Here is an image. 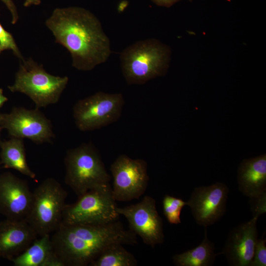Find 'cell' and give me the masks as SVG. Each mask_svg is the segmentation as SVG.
<instances>
[{"label": "cell", "mask_w": 266, "mask_h": 266, "mask_svg": "<svg viewBox=\"0 0 266 266\" xmlns=\"http://www.w3.org/2000/svg\"><path fill=\"white\" fill-rule=\"evenodd\" d=\"M110 170L113 179L112 193L116 201L137 199L145 192L149 177L145 160L133 159L122 154L111 164Z\"/></svg>", "instance_id": "obj_9"}, {"label": "cell", "mask_w": 266, "mask_h": 266, "mask_svg": "<svg viewBox=\"0 0 266 266\" xmlns=\"http://www.w3.org/2000/svg\"><path fill=\"white\" fill-rule=\"evenodd\" d=\"M123 244L115 243L106 248L90 265L91 266H135L137 261Z\"/></svg>", "instance_id": "obj_20"}, {"label": "cell", "mask_w": 266, "mask_h": 266, "mask_svg": "<svg viewBox=\"0 0 266 266\" xmlns=\"http://www.w3.org/2000/svg\"><path fill=\"white\" fill-rule=\"evenodd\" d=\"M7 100V98L3 94V90L0 88V108Z\"/></svg>", "instance_id": "obj_28"}, {"label": "cell", "mask_w": 266, "mask_h": 266, "mask_svg": "<svg viewBox=\"0 0 266 266\" xmlns=\"http://www.w3.org/2000/svg\"><path fill=\"white\" fill-rule=\"evenodd\" d=\"M7 6L12 15L11 23L15 24L19 19L18 14L15 4L12 0H1Z\"/></svg>", "instance_id": "obj_25"}, {"label": "cell", "mask_w": 266, "mask_h": 266, "mask_svg": "<svg viewBox=\"0 0 266 266\" xmlns=\"http://www.w3.org/2000/svg\"><path fill=\"white\" fill-rule=\"evenodd\" d=\"M253 216L249 221L232 229L220 254L232 266H250L258 239L257 221Z\"/></svg>", "instance_id": "obj_14"}, {"label": "cell", "mask_w": 266, "mask_h": 266, "mask_svg": "<svg viewBox=\"0 0 266 266\" xmlns=\"http://www.w3.org/2000/svg\"><path fill=\"white\" fill-rule=\"evenodd\" d=\"M201 242L197 247L173 256V263L176 266H212L217 256L214 244L207 237L206 228Z\"/></svg>", "instance_id": "obj_19"}, {"label": "cell", "mask_w": 266, "mask_h": 266, "mask_svg": "<svg viewBox=\"0 0 266 266\" xmlns=\"http://www.w3.org/2000/svg\"><path fill=\"white\" fill-rule=\"evenodd\" d=\"M6 50H11L21 60L24 59L13 35L0 23V54Z\"/></svg>", "instance_id": "obj_22"}, {"label": "cell", "mask_w": 266, "mask_h": 266, "mask_svg": "<svg viewBox=\"0 0 266 266\" xmlns=\"http://www.w3.org/2000/svg\"><path fill=\"white\" fill-rule=\"evenodd\" d=\"M190 0V1H192V0Z\"/></svg>", "instance_id": "obj_30"}, {"label": "cell", "mask_w": 266, "mask_h": 266, "mask_svg": "<svg viewBox=\"0 0 266 266\" xmlns=\"http://www.w3.org/2000/svg\"><path fill=\"white\" fill-rule=\"evenodd\" d=\"M253 216L259 218L266 212V194L256 198L250 199Z\"/></svg>", "instance_id": "obj_24"}, {"label": "cell", "mask_w": 266, "mask_h": 266, "mask_svg": "<svg viewBox=\"0 0 266 266\" xmlns=\"http://www.w3.org/2000/svg\"><path fill=\"white\" fill-rule=\"evenodd\" d=\"M169 48L157 39L138 41L120 54L123 76L130 85H141L166 73L170 60Z\"/></svg>", "instance_id": "obj_3"}, {"label": "cell", "mask_w": 266, "mask_h": 266, "mask_svg": "<svg viewBox=\"0 0 266 266\" xmlns=\"http://www.w3.org/2000/svg\"><path fill=\"white\" fill-rule=\"evenodd\" d=\"M33 198L27 181L11 172L0 175V213L6 219L26 220Z\"/></svg>", "instance_id": "obj_13"}, {"label": "cell", "mask_w": 266, "mask_h": 266, "mask_svg": "<svg viewBox=\"0 0 266 266\" xmlns=\"http://www.w3.org/2000/svg\"><path fill=\"white\" fill-rule=\"evenodd\" d=\"M229 189L221 182L194 189L187 201L196 223L207 227L220 220L226 212Z\"/></svg>", "instance_id": "obj_12"}, {"label": "cell", "mask_w": 266, "mask_h": 266, "mask_svg": "<svg viewBox=\"0 0 266 266\" xmlns=\"http://www.w3.org/2000/svg\"><path fill=\"white\" fill-rule=\"evenodd\" d=\"M64 163L65 183L78 197L92 189L110 184L111 177L91 142L68 149Z\"/></svg>", "instance_id": "obj_4"}, {"label": "cell", "mask_w": 266, "mask_h": 266, "mask_svg": "<svg viewBox=\"0 0 266 266\" xmlns=\"http://www.w3.org/2000/svg\"><path fill=\"white\" fill-rule=\"evenodd\" d=\"M124 104L121 93L97 92L75 103L73 107L75 125L83 132L106 126L118 121Z\"/></svg>", "instance_id": "obj_8"}, {"label": "cell", "mask_w": 266, "mask_h": 266, "mask_svg": "<svg viewBox=\"0 0 266 266\" xmlns=\"http://www.w3.org/2000/svg\"><path fill=\"white\" fill-rule=\"evenodd\" d=\"M41 2V0H25L24 3L25 7L30 6L33 4L39 5Z\"/></svg>", "instance_id": "obj_27"}, {"label": "cell", "mask_w": 266, "mask_h": 266, "mask_svg": "<svg viewBox=\"0 0 266 266\" xmlns=\"http://www.w3.org/2000/svg\"><path fill=\"white\" fill-rule=\"evenodd\" d=\"M55 42L70 53L72 66L83 71L105 62L111 51L110 40L98 18L79 7L57 8L45 21Z\"/></svg>", "instance_id": "obj_1"}, {"label": "cell", "mask_w": 266, "mask_h": 266, "mask_svg": "<svg viewBox=\"0 0 266 266\" xmlns=\"http://www.w3.org/2000/svg\"><path fill=\"white\" fill-rule=\"evenodd\" d=\"M0 126L12 137L26 138L38 144L50 142L55 137L51 121L37 108L15 107L3 114Z\"/></svg>", "instance_id": "obj_11"}, {"label": "cell", "mask_w": 266, "mask_h": 266, "mask_svg": "<svg viewBox=\"0 0 266 266\" xmlns=\"http://www.w3.org/2000/svg\"><path fill=\"white\" fill-rule=\"evenodd\" d=\"M239 190L250 199L266 194V155L243 160L237 175Z\"/></svg>", "instance_id": "obj_16"}, {"label": "cell", "mask_w": 266, "mask_h": 266, "mask_svg": "<svg viewBox=\"0 0 266 266\" xmlns=\"http://www.w3.org/2000/svg\"><path fill=\"white\" fill-rule=\"evenodd\" d=\"M117 211L127 219L129 229L145 244L154 248L164 241L163 219L158 214L153 198L146 196L137 203L118 207Z\"/></svg>", "instance_id": "obj_10"}, {"label": "cell", "mask_w": 266, "mask_h": 266, "mask_svg": "<svg viewBox=\"0 0 266 266\" xmlns=\"http://www.w3.org/2000/svg\"><path fill=\"white\" fill-rule=\"evenodd\" d=\"M0 162L6 168H12L32 179L36 177L35 173L28 166L23 138L12 137L10 139L0 141Z\"/></svg>", "instance_id": "obj_18"}, {"label": "cell", "mask_w": 266, "mask_h": 266, "mask_svg": "<svg viewBox=\"0 0 266 266\" xmlns=\"http://www.w3.org/2000/svg\"><path fill=\"white\" fill-rule=\"evenodd\" d=\"M38 234L26 220L0 222V257L11 261L25 251Z\"/></svg>", "instance_id": "obj_15"}, {"label": "cell", "mask_w": 266, "mask_h": 266, "mask_svg": "<svg viewBox=\"0 0 266 266\" xmlns=\"http://www.w3.org/2000/svg\"><path fill=\"white\" fill-rule=\"evenodd\" d=\"M3 114H2V113H0V131L1 129V126H0V123H1V121L2 120V117H3Z\"/></svg>", "instance_id": "obj_29"}, {"label": "cell", "mask_w": 266, "mask_h": 266, "mask_svg": "<svg viewBox=\"0 0 266 266\" xmlns=\"http://www.w3.org/2000/svg\"><path fill=\"white\" fill-rule=\"evenodd\" d=\"M68 81V77L50 74L42 65L29 58L21 60L14 83L8 88L12 92L28 96L39 109L58 102Z\"/></svg>", "instance_id": "obj_5"}, {"label": "cell", "mask_w": 266, "mask_h": 266, "mask_svg": "<svg viewBox=\"0 0 266 266\" xmlns=\"http://www.w3.org/2000/svg\"><path fill=\"white\" fill-rule=\"evenodd\" d=\"M266 239L262 236L261 238H258L254 251L253 260L250 266H266Z\"/></svg>", "instance_id": "obj_23"}, {"label": "cell", "mask_w": 266, "mask_h": 266, "mask_svg": "<svg viewBox=\"0 0 266 266\" xmlns=\"http://www.w3.org/2000/svg\"><path fill=\"white\" fill-rule=\"evenodd\" d=\"M110 184L92 189L66 204L62 223L67 224L102 225L119 220L117 205Z\"/></svg>", "instance_id": "obj_7"}, {"label": "cell", "mask_w": 266, "mask_h": 266, "mask_svg": "<svg viewBox=\"0 0 266 266\" xmlns=\"http://www.w3.org/2000/svg\"><path fill=\"white\" fill-rule=\"evenodd\" d=\"M67 191L55 179L43 180L35 188L26 220L38 236L54 233L62 222Z\"/></svg>", "instance_id": "obj_6"}, {"label": "cell", "mask_w": 266, "mask_h": 266, "mask_svg": "<svg viewBox=\"0 0 266 266\" xmlns=\"http://www.w3.org/2000/svg\"><path fill=\"white\" fill-rule=\"evenodd\" d=\"M11 261L15 266H64L54 250L50 234L36 238Z\"/></svg>", "instance_id": "obj_17"}, {"label": "cell", "mask_w": 266, "mask_h": 266, "mask_svg": "<svg viewBox=\"0 0 266 266\" xmlns=\"http://www.w3.org/2000/svg\"><path fill=\"white\" fill-rule=\"evenodd\" d=\"M159 6L169 7L181 0H151Z\"/></svg>", "instance_id": "obj_26"}, {"label": "cell", "mask_w": 266, "mask_h": 266, "mask_svg": "<svg viewBox=\"0 0 266 266\" xmlns=\"http://www.w3.org/2000/svg\"><path fill=\"white\" fill-rule=\"evenodd\" d=\"M54 250L64 266H86L115 243L137 244V235L118 220L102 225L61 223L51 236Z\"/></svg>", "instance_id": "obj_2"}, {"label": "cell", "mask_w": 266, "mask_h": 266, "mask_svg": "<svg viewBox=\"0 0 266 266\" xmlns=\"http://www.w3.org/2000/svg\"><path fill=\"white\" fill-rule=\"evenodd\" d=\"M163 213L167 221L171 224L178 225L181 223V212L187 201L180 198L165 195L162 200Z\"/></svg>", "instance_id": "obj_21"}]
</instances>
